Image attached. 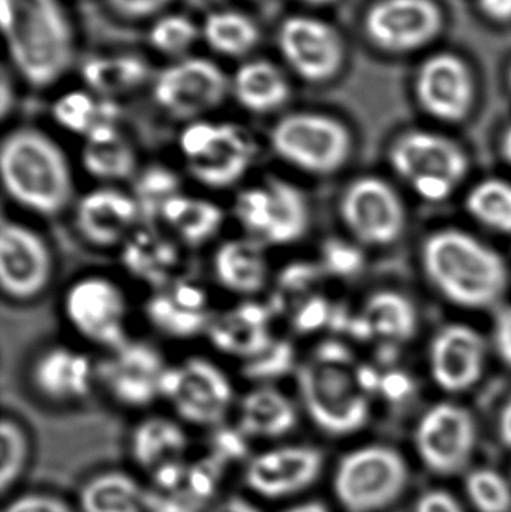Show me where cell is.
I'll return each instance as SVG.
<instances>
[{
    "label": "cell",
    "instance_id": "6da1fadb",
    "mask_svg": "<svg viewBox=\"0 0 511 512\" xmlns=\"http://www.w3.org/2000/svg\"><path fill=\"white\" fill-rule=\"evenodd\" d=\"M0 179L8 200L38 218L71 212L77 192L65 150L47 132L32 126L11 129L0 144Z\"/></svg>",
    "mask_w": 511,
    "mask_h": 512
},
{
    "label": "cell",
    "instance_id": "7a4b0ae2",
    "mask_svg": "<svg viewBox=\"0 0 511 512\" xmlns=\"http://www.w3.org/2000/svg\"><path fill=\"white\" fill-rule=\"evenodd\" d=\"M422 262L432 285L467 309L492 306L509 285L503 256L465 231L443 230L429 236Z\"/></svg>",
    "mask_w": 511,
    "mask_h": 512
},
{
    "label": "cell",
    "instance_id": "3957f363",
    "mask_svg": "<svg viewBox=\"0 0 511 512\" xmlns=\"http://www.w3.org/2000/svg\"><path fill=\"white\" fill-rule=\"evenodd\" d=\"M2 27L15 69L30 86L56 83L74 57V36L59 0H2Z\"/></svg>",
    "mask_w": 511,
    "mask_h": 512
},
{
    "label": "cell",
    "instance_id": "277c9868",
    "mask_svg": "<svg viewBox=\"0 0 511 512\" xmlns=\"http://www.w3.org/2000/svg\"><path fill=\"white\" fill-rule=\"evenodd\" d=\"M299 406L317 429L335 438L359 432L371 417L368 393L350 361L314 352L296 372Z\"/></svg>",
    "mask_w": 511,
    "mask_h": 512
},
{
    "label": "cell",
    "instance_id": "5b68a950",
    "mask_svg": "<svg viewBox=\"0 0 511 512\" xmlns=\"http://www.w3.org/2000/svg\"><path fill=\"white\" fill-rule=\"evenodd\" d=\"M231 213L242 234L269 249L297 245L312 224L308 195L293 180L276 173L237 189Z\"/></svg>",
    "mask_w": 511,
    "mask_h": 512
},
{
    "label": "cell",
    "instance_id": "8992f818",
    "mask_svg": "<svg viewBox=\"0 0 511 512\" xmlns=\"http://www.w3.org/2000/svg\"><path fill=\"white\" fill-rule=\"evenodd\" d=\"M179 152L195 183L210 191H228L245 185L260 146L245 126L200 119L180 132Z\"/></svg>",
    "mask_w": 511,
    "mask_h": 512
},
{
    "label": "cell",
    "instance_id": "52a82bcc",
    "mask_svg": "<svg viewBox=\"0 0 511 512\" xmlns=\"http://www.w3.org/2000/svg\"><path fill=\"white\" fill-rule=\"evenodd\" d=\"M269 146L285 167L309 177H329L350 161L353 137L335 117L296 111L272 126Z\"/></svg>",
    "mask_w": 511,
    "mask_h": 512
},
{
    "label": "cell",
    "instance_id": "ba28073f",
    "mask_svg": "<svg viewBox=\"0 0 511 512\" xmlns=\"http://www.w3.org/2000/svg\"><path fill=\"white\" fill-rule=\"evenodd\" d=\"M60 312L69 330L99 352L129 339L131 304L119 280L104 273H86L68 283Z\"/></svg>",
    "mask_w": 511,
    "mask_h": 512
},
{
    "label": "cell",
    "instance_id": "9c48e42d",
    "mask_svg": "<svg viewBox=\"0 0 511 512\" xmlns=\"http://www.w3.org/2000/svg\"><path fill=\"white\" fill-rule=\"evenodd\" d=\"M236 387L227 369L206 355H189L168 364L162 381L165 400L182 423L216 429L237 405Z\"/></svg>",
    "mask_w": 511,
    "mask_h": 512
},
{
    "label": "cell",
    "instance_id": "30bf717a",
    "mask_svg": "<svg viewBox=\"0 0 511 512\" xmlns=\"http://www.w3.org/2000/svg\"><path fill=\"white\" fill-rule=\"evenodd\" d=\"M408 477L407 463L398 451L368 445L339 460L333 492L348 512H377L398 501Z\"/></svg>",
    "mask_w": 511,
    "mask_h": 512
},
{
    "label": "cell",
    "instance_id": "8fae6325",
    "mask_svg": "<svg viewBox=\"0 0 511 512\" xmlns=\"http://www.w3.org/2000/svg\"><path fill=\"white\" fill-rule=\"evenodd\" d=\"M390 164L420 198L444 201L467 176L470 159L450 138L414 131L395 141L390 149Z\"/></svg>",
    "mask_w": 511,
    "mask_h": 512
},
{
    "label": "cell",
    "instance_id": "7c38bea8",
    "mask_svg": "<svg viewBox=\"0 0 511 512\" xmlns=\"http://www.w3.org/2000/svg\"><path fill=\"white\" fill-rule=\"evenodd\" d=\"M56 255L47 236L23 219L0 224V288L15 304L39 300L53 285Z\"/></svg>",
    "mask_w": 511,
    "mask_h": 512
},
{
    "label": "cell",
    "instance_id": "4fadbf2b",
    "mask_svg": "<svg viewBox=\"0 0 511 512\" xmlns=\"http://www.w3.org/2000/svg\"><path fill=\"white\" fill-rule=\"evenodd\" d=\"M168 364L170 361L156 345L129 337L122 345L96 357L98 390L122 408H150L161 400Z\"/></svg>",
    "mask_w": 511,
    "mask_h": 512
},
{
    "label": "cell",
    "instance_id": "5bb4252c",
    "mask_svg": "<svg viewBox=\"0 0 511 512\" xmlns=\"http://www.w3.org/2000/svg\"><path fill=\"white\" fill-rule=\"evenodd\" d=\"M24 381L36 399L74 406L98 390L96 357L72 343L48 342L27 358Z\"/></svg>",
    "mask_w": 511,
    "mask_h": 512
},
{
    "label": "cell",
    "instance_id": "9a60e30c",
    "mask_svg": "<svg viewBox=\"0 0 511 512\" xmlns=\"http://www.w3.org/2000/svg\"><path fill=\"white\" fill-rule=\"evenodd\" d=\"M69 213L81 242L99 251H119L144 224L134 195L123 186L95 185L78 195Z\"/></svg>",
    "mask_w": 511,
    "mask_h": 512
},
{
    "label": "cell",
    "instance_id": "2e32d148",
    "mask_svg": "<svg viewBox=\"0 0 511 512\" xmlns=\"http://www.w3.org/2000/svg\"><path fill=\"white\" fill-rule=\"evenodd\" d=\"M348 233L368 246H389L401 239L407 213L398 192L378 177H362L348 185L339 201Z\"/></svg>",
    "mask_w": 511,
    "mask_h": 512
},
{
    "label": "cell",
    "instance_id": "e0dca14e",
    "mask_svg": "<svg viewBox=\"0 0 511 512\" xmlns=\"http://www.w3.org/2000/svg\"><path fill=\"white\" fill-rule=\"evenodd\" d=\"M414 442L426 468L444 477L459 474L476 450V421L462 406L440 403L423 415Z\"/></svg>",
    "mask_w": 511,
    "mask_h": 512
},
{
    "label": "cell",
    "instance_id": "ac0fdd59",
    "mask_svg": "<svg viewBox=\"0 0 511 512\" xmlns=\"http://www.w3.org/2000/svg\"><path fill=\"white\" fill-rule=\"evenodd\" d=\"M231 84L219 66L188 59L165 69L153 87L156 104L174 119L200 120L224 102Z\"/></svg>",
    "mask_w": 511,
    "mask_h": 512
},
{
    "label": "cell",
    "instance_id": "d6986e66",
    "mask_svg": "<svg viewBox=\"0 0 511 512\" xmlns=\"http://www.w3.org/2000/svg\"><path fill=\"white\" fill-rule=\"evenodd\" d=\"M324 456L311 445H281L255 454L245 468L248 489L267 501L293 498L317 483Z\"/></svg>",
    "mask_w": 511,
    "mask_h": 512
},
{
    "label": "cell",
    "instance_id": "ffe728a7",
    "mask_svg": "<svg viewBox=\"0 0 511 512\" xmlns=\"http://www.w3.org/2000/svg\"><path fill=\"white\" fill-rule=\"evenodd\" d=\"M143 312L156 333L180 342L206 337L216 310L210 303L206 288L183 277L164 288L149 291Z\"/></svg>",
    "mask_w": 511,
    "mask_h": 512
},
{
    "label": "cell",
    "instance_id": "44dd1931",
    "mask_svg": "<svg viewBox=\"0 0 511 512\" xmlns=\"http://www.w3.org/2000/svg\"><path fill=\"white\" fill-rule=\"evenodd\" d=\"M279 50L294 72L312 83L329 80L341 68L344 45L330 24L296 15L279 27Z\"/></svg>",
    "mask_w": 511,
    "mask_h": 512
},
{
    "label": "cell",
    "instance_id": "7402d4cb",
    "mask_svg": "<svg viewBox=\"0 0 511 512\" xmlns=\"http://www.w3.org/2000/svg\"><path fill=\"white\" fill-rule=\"evenodd\" d=\"M443 15L432 0H381L366 15V30L384 50L410 51L435 38Z\"/></svg>",
    "mask_w": 511,
    "mask_h": 512
},
{
    "label": "cell",
    "instance_id": "603a6c76",
    "mask_svg": "<svg viewBox=\"0 0 511 512\" xmlns=\"http://www.w3.org/2000/svg\"><path fill=\"white\" fill-rule=\"evenodd\" d=\"M270 304L258 300H240L234 306L216 312L206 339L219 354L246 363L263 354L276 340Z\"/></svg>",
    "mask_w": 511,
    "mask_h": 512
},
{
    "label": "cell",
    "instance_id": "cb8c5ba5",
    "mask_svg": "<svg viewBox=\"0 0 511 512\" xmlns=\"http://www.w3.org/2000/svg\"><path fill=\"white\" fill-rule=\"evenodd\" d=\"M186 251L161 225L143 224L117 252L131 279L155 291L185 277Z\"/></svg>",
    "mask_w": 511,
    "mask_h": 512
},
{
    "label": "cell",
    "instance_id": "d4e9b609",
    "mask_svg": "<svg viewBox=\"0 0 511 512\" xmlns=\"http://www.w3.org/2000/svg\"><path fill=\"white\" fill-rule=\"evenodd\" d=\"M485 364V339L470 325H447L432 340L431 375L444 391L470 390L482 379Z\"/></svg>",
    "mask_w": 511,
    "mask_h": 512
},
{
    "label": "cell",
    "instance_id": "484cf974",
    "mask_svg": "<svg viewBox=\"0 0 511 512\" xmlns=\"http://www.w3.org/2000/svg\"><path fill=\"white\" fill-rule=\"evenodd\" d=\"M474 87L467 65L443 53L423 63L417 77V96L431 116L444 122H461L473 105Z\"/></svg>",
    "mask_w": 511,
    "mask_h": 512
},
{
    "label": "cell",
    "instance_id": "4316f807",
    "mask_svg": "<svg viewBox=\"0 0 511 512\" xmlns=\"http://www.w3.org/2000/svg\"><path fill=\"white\" fill-rule=\"evenodd\" d=\"M269 248L240 234L222 240L212 254V273L216 285L240 300H254L272 282Z\"/></svg>",
    "mask_w": 511,
    "mask_h": 512
},
{
    "label": "cell",
    "instance_id": "83f0119b",
    "mask_svg": "<svg viewBox=\"0 0 511 512\" xmlns=\"http://www.w3.org/2000/svg\"><path fill=\"white\" fill-rule=\"evenodd\" d=\"M80 165L96 185L131 183L140 170L137 149L113 122L101 123L83 138Z\"/></svg>",
    "mask_w": 511,
    "mask_h": 512
},
{
    "label": "cell",
    "instance_id": "f1b7e54d",
    "mask_svg": "<svg viewBox=\"0 0 511 512\" xmlns=\"http://www.w3.org/2000/svg\"><path fill=\"white\" fill-rule=\"evenodd\" d=\"M236 409V426L248 439H282L299 423L300 406L278 385H252L237 399Z\"/></svg>",
    "mask_w": 511,
    "mask_h": 512
},
{
    "label": "cell",
    "instance_id": "f546056e",
    "mask_svg": "<svg viewBox=\"0 0 511 512\" xmlns=\"http://www.w3.org/2000/svg\"><path fill=\"white\" fill-rule=\"evenodd\" d=\"M227 222V212L212 198L180 192L168 201L158 219L165 231L186 249L215 242Z\"/></svg>",
    "mask_w": 511,
    "mask_h": 512
},
{
    "label": "cell",
    "instance_id": "4dcf8cb0",
    "mask_svg": "<svg viewBox=\"0 0 511 512\" xmlns=\"http://www.w3.org/2000/svg\"><path fill=\"white\" fill-rule=\"evenodd\" d=\"M188 435L182 423L165 415L143 418L131 433V454L137 465L155 471L165 463L183 460Z\"/></svg>",
    "mask_w": 511,
    "mask_h": 512
},
{
    "label": "cell",
    "instance_id": "1f68e13d",
    "mask_svg": "<svg viewBox=\"0 0 511 512\" xmlns=\"http://www.w3.org/2000/svg\"><path fill=\"white\" fill-rule=\"evenodd\" d=\"M231 89L237 102L255 114L278 111L290 98L287 78L267 60L245 63L234 75Z\"/></svg>",
    "mask_w": 511,
    "mask_h": 512
},
{
    "label": "cell",
    "instance_id": "d6a6232c",
    "mask_svg": "<svg viewBox=\"0 0 511 512\" xmlns=\"http://www.w3.org/2000/svg\"><path fill=\"white\" fill-rule=\"evenodd\" d=\"M81 512H147V492L125 472H104L81 487Z\"/></svg>",
    "mask_w": 511,
    "mask_h": 512
},
{
    "label": "cell",
    "instance_id": "836d02e7",
    "mask_svg": "<svg viewBox=\"0 0 511 512\" xmlns=\"http://www.w3.org/2000/svg\"><path fill=\"white\" fill-rule=\"evenodd\" d=\"M371 334L392 342H407L416 334L419 315L416 307L405 295L381 291L372 295L363 312Z\"/></svg>",
    "mask_w": 511,
    "mask_h": 512
},
{
    "label": "cell",
    "instance_id": "e575fe53",
    "mask_svg": "<svg viewBox=\"0 0 511 512\" xmlns=\"http://www.w3.org/2000/svg\"><path fill=\"white\" fill-rule=\"evenodd\" d=\"M129 191L134 195L144 224H158L162 209L183 189L182 176L162 162L143 165L135 174Z\"/></svg>",
    "mask_w": 511,
    "mask_h": 512
},
{
    "label": "cell",
    "instance_id": "d590c367",
    "mask_svg": "<svg viewBox=\"0 0 511 512\" xmlns=\"http://www.w3.org/2000/svg\"><path fill=\"white\" fill-rule=\"evenodd\" d=\"M146 77V63L128 54L95 57L83 66V80L99 95L116 96L131 92Z\"/></svg>",
    "mask_w": 511,
    "mask_h": 512
},
{
    "label": "cell",
    "instance_id": "8d00e7d4",
    "mask_svg": "<svg viewBox=\"0 0 511 512\" xmlns=\"http://www.w3.org/2000/svg\"><path fill=\"white\" fill-rule=\"evenodd\" d=\"M203 32L207 44L225 56H243L260 41L257 24L236 11L213 12L207 17Z\"/></svg>",
    "mask_w": 511,
    "mask_h": 512
},
{
    "label": "cell",
    "instance_id": "74e56055",
    "mask_svg": "<svg viewBox=\"0 0 511 512\" xmlns=\"http://www.w3.org/2000/svg\"><path fill=\"white\" fill-rule=\"evenodd\" d=\"M467 210L483 227L511 236V183L503 179L477 183L468 194Z\"/></svg>",
    "mask_w": 511,
    "mask_h": 512
},
{
    "label": "cell",
    "instance_id": "f35d334b",
    "mask_svg": "<svg viewBox=\"0 0 511 512\" xmlns=\"http://www.w3.org/2000/svg\"><path fill=\"white\" fill-rule=\"evenodd\" d=\"M30 442L20 421L8 414L0 423V490L8 492L23 475L29 462Z\"/></svg>",
    "mask_w": 511,
    "mask_h": 512
},
{
    "label": "cell",
    "instance_id": "ab89813d",
    "mask_svg": "<svg viewBox=\"0 0 511 512\" xmlns=\"http://www.w3.org/2000/svg\"><path fill=\"white\" fill-rule=\"evenodd\" d=\"M101 110L95 99L84 92H69L60 96L53 105V117L57 125L71 134L86 137L96 126L105 122H113L102 117Z\"/></svg>",
    "mask_w": 511,
    "mask_h": 512
},
{
    "label": "cell",
    "instance_id": "60d3db41",
    "mask_svg": "<svg viewBox=\"0 0 511 512\" xmlns=\"http://www.w3.org/2000/svg\"><path fill=\"white\" fill-rule=\"evenodd\" d=\"M468 498L479 512H510L511 486L494 469L482 468L468 474L465 480Z\"/></svg>",
    "mask_w": 511,
    "mask_h": 512
},
{
    "label": "cell",
    "instance_id": "b9f144b4",
    "mask_svg": "<svg viewBox=\"0 0 511 512\" xmlns=\"http://www.w3.org/2000/svg\"><path fill=\"white\" fill-rule=\"evenodd\" d=\"M300 361H297L293 346L285 340L276 339L263 354L243 363V369L252 385H278L279 378L288 372L296 375Z\"/></svg>",
    "mask_w": 511,
    "mask_h": 512
},
{
    "label": "cell",
    "instance_id": "7bdbcfd3",
    "mask_svg": "<svg viewBox=\"0 0 511 512\" xmlns=\"http://www.w3.org/2000/svg\"><path fill=\"white\" fill-rule=\"evenodd\" d=\"M197 26L183 15H167L153 24L150 44L164 54H182L197 41Z\"/></svg>",
    "mask_w": 511,
    "mask_h": 512
},
{
    "label": "cell",
    "instance_id": "ee69618b",
    "mask_svg": "<svg viewBox=\"0 0 511 512\" xmlns=\"http://www.w3.org/2000/svg\"><path fill=\"white\" fill-rule=\"evenodd\" d=\"M224 468V463L212 456L188 466V475H186L185 487L182 492L191 496L194 501L203 504L204 501L212 498L213 493L218 489Z\"/></svg>",
    "mask_w": 511,
    "mask_h": 512
},
{
    "label": "cell",
    "instance_id": "f6af8a7d",
    "mask_svg": "<svg viewBox=\"0 0 511 512\" xmlns=\"http://www.w3.org/2000/svg\"><path fill=\"white\" fill-rule=\"evenodd\" d=\"M213 430L212 438H210V456L215 457L225 466L231 462L243 460L248 454V438L243 435L239 427H227L225 424L216 427Z\"/></svg>",
    "mask_w": 511,
    "mask_h": 512
},
{
    "label": "cell",
    "instance_id": "bcb514c9",
    "mask_svg": "<svg viewBox=\"0 0 511 512\" xmlns=\"http://www.w3.org/2000/svg\"><path fill=\"white\" fill-rule=\"evenodd\" d=\"M323 261L320 267L324 273L336 274V276H350L362 267L363 256L356 246L333 240L323 245Z\"/></svg>",
    "mask_w": 511,
    "mask_h": 512
},
{
    "label": "cell",
    "instance_id": "7dc6e473",
    "mask_svg": "<svg viewBox=\"0 0 511 512\" xmlns=\"http://www.w3.org/2000/svg\"><path fill=\"white\" fill-rule=\"evenodd\" d=\"M3 512H74L65 501L42 493H27L11 499Z\"/></svg>",
    "mask_w": 511,
    "mask_h": 512
},
{
    "label": "cell",
    "instance_id": "c3c4849f",
    "mask_svg": "<svg viewBox=\"0 0 511 512\" xmlns=\"http://www.w3.org/2000/svg\"><path fill=\"white\" fill-rule=\"evenodd\" d=\"M200 502L194 501L185 492H147V512H201Z\"/></svg>",
    "mask_w": 511,
    "mask_h": 512
},
{
    "label": "cell",
    "instance_id": "681fc988",
    "mask_svg": "<svg viewBox=\"0 0 511 512\" xmlns=\"http://www.w3.org/2000/svg\"><path fill=\"white\" fill-rule=\"evenodd\" d=\"M171 0H108L117 14L126 18H143L156 14Z\"/></svg>",
    "mask_w": 511,
    "mask_h": 512
},
{
    "label": "cell",
    "instance_id": "f907efd6",
    "mask_svg": "<svg viewBox=\"0 0 511 512\" xmlns=\"http://www.w3.org/2000/svg\"><path fill=\"white\" fill-rule=\"evenodd\" d=\"M414 512H465L462 505L444 490H429L420 496Z\"/></svg>",
    "mask_w": 511,
    "mask_h": 512
},
{
    "label": "cell",
    "instance_id": "816d5d0a",
    "mask_svg": "<svg viewBox=\"0 0 511 512\" xmlns=\"http://www.w3.org/2000/svg\"><path fill=\"white\" fill-rule=\"evenodd\" d=\"M495 346L498 354L511 366V307L503 309L495 322Z\"/></svg>",
    "mask_w": 511,
    "mask_h": 512
},
{
    "label": "cell",
    "instance_id": "f5cc1de1",
    "mask_svg": "<svg viewBox=\"0 0 511 512\" xmlns=\"http://www.w3.org/2000/svg\"><path fill=\"white\" fill-rule=\"evenodd\" d=\"M413 390L411 379L404 373L393 372L389 375L381 376L380 391L393 402L405 399Z\"/></svg>",
    "mask_w": 511,
    "mask_h": 512
},
{
    "label": "cell",
    "instance_id": "db71d44e",
    "mask_svg": "<svg viewBox=\"0 0 511 512\" xmlns=\"http://www.w3.org/2000/svg\"><path fill=\"white\" fill-rule=\"evenodd\" d=\"M212 512H263V510L242 496H230V498L219 502Z\"/></svg>",
    "mask_w": 511,
    "mask_h": 512
},
{
    "label": "cell",
    "instance_id": "11a10c76",
    "mask_svg": "<svg viewBox=\"0 0 511 512\" xmlns=\"http://www.w3.org/2000/svg\"><path fill=\"white\" fill-rule=\"evenodd\" d=\"M485 14L498 21L511 20V0H479Z\"/></svg>",
    "mask_w": 511,
    "mask_h": 512
},
{
    "label": "cell",
    "instance_id": "9f6ffc18",
    "mask_svg": "<svg viewBox=\"0 0 511 512\" xmlns=\"http://www.w3.org/2000/svg\"><path fill=\"white\" fill-rule=\"evenodd\" d=\"M12 104H14V95H12L11 83H9L8 75L3 72L2 86H0V114L3 119L8 116Z\"/></svg>",
    "mask_w": 511,
    "mask_h": 512
},
{
    "label": "cell",
    "instance_id": "6f0895ef",
    "mask_svg": "<svg viewBox=\"0 0 511 512\" xmlns=\"http://www.w3.org/2000/svg\"><path fill=\"white\" fill-rule=\"evenodd\" d=\"M498 430H500V438L503 444L511 448V399L501 412Z\"/></svg>",
    "mask_w": 511,
    "mask_h": 512
},
{
    "label": "cell",
    "instance_id": "680465c9",
    "mask_svg": "<svg viewBox=\"0 0 511 512\" xmlns=\"http://www.w3.org/2000/svg\"><path fill=\"white\" fill-rule=\"evenodd\" d=\"M282 512H330L326 505L318 501L302 502V504L293 505Z\"/></svg>",
    "mask_w": 511,
    "mask_h": 512
},
{
    "label": "cell",
    "instance_id": "91938a15",
    "mask_svg": "<svg viewBox=\"0 0 511 512\" xmlns=\"http://www.w3.org/2000/svg\"><path fill=\"white\" fill-rule=\"evenodd\" d=\"M501 150H503L504 158L511 165V128L507 129L506 134H504Z\"/></svg>",
    "mask_w": 511,
    "mask_h": 512
},
{
    "label": "cell",
    "instance_id": "94428289",
    "mask_svg": "<svg viewBox=\"0 0 511 512\" xmlns=\"http://www.w3.org/2000/svg\"><path fill=\"white\" fill-rule=\"evenodd\" d=\"M308 3H314V5H327V3H332L333 0H305Z\"/></svg>",
    "mask_w": 511,
    "mask_h": 512
},
{
    "label": "cell",
    "instance_id": "6125c7cd",
    "mask_svg": "<svg viewBox=\"0 0 511 512\" xmlns=\"http://www.w3.org/2000/svg\"><path fill=\"white\" fill-rule=\"evenodd\" d=\"M510 83H511V72H510Z\"/></svg>",
    "mask_w": 511,
    "mask_h": 512
}]
</instances>
